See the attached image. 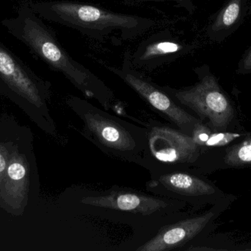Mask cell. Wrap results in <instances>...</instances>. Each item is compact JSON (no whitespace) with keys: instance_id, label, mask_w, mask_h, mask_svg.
<instances>
[{"instance_id":"obj_1","label":"cell","mask_w":251,"mask_h":251,"mask_svg":"<svg viewBox=\"0 0 251 251\" xmlns=\"http://www.w3.org/2000/svg\"><path fill=\"white\" fill-rule=\"evenodd\" d=\"M6 26L47 64L63 74L85 97L97 100L104 110L111 107L115 100L111 89L91 70L72 58L32 12H19L17 18L6 22Z\"/></svg>"},{"instance_id":"obj_2","label":"cell","mask_w":251,"mask_h":251,"mask_svg":"<svg viewBox=\"0 0 251 251\" xmlns=\"http://www.w3.org/2000/svg\"><path fill=\"white\" fill-rule=\"evenodd\" d=\"M34 10L44 19L76 29L89 38L102 41L110 35L132 40L157 25L150 18L110 11L103 7L71 1L38 3Z\"/></svg>"},{"instance_id":"obj_3","label":"cell","mask_w":251,"mask_h":251,"mask_svg":"<svg viewBox=\"0 0 251 251\" xmlns=\"http://www.w3.org/2000/svg\"><path fill=\"white\" fill-rule=\"evenodd\" d=\"M68 106L83 124V134L106 154L141 165L147 129L123 120L76 96Z\"/></svg>"},{"instance_id":"obj_4","label":"cell","mask_w":251,"mask_h":251,"mask_svg":"<svg viewBox=\"0 0 251 251\" xmlns=\"http://www.w3.org/2000/svg\"><path fill=\"white\" fill-rule=\"evenodd\" d=\"M198 81L191 86L162 88L173 100L193 112L205 125L213 131H233L245 129L234 102L220 85L218 78L208 65L194 69Z\"/></svg>"},{"instance_id":"obj_5","label":"cell","mask_w":251,"mask_h":251,"mask_svg":"<svg viewBox=\"0 0 251 251\" xmlns=\"http://www.w3.org/2000/svg\"><path fill=\"white\" fill-rule=\"evenodd\" d=\"M142 166L156 175L193 171L201 148L190 136L157 121L149 124Z\"/></svg>"},{"instance_id":"obj_6","label":"cell","mask_w":251,"mask_h":251,"mask_svg":"<svg viewBox=\"0 0 251 251\" xmlns=\"http://www.w3.org/2000/svg\"><path fill=\"white\" fill-rule=\"evenodd\" d=\"M103 66L122 80L151 107L165 116L174 127L187 135H191L196 124L201 121L176 103L162 86L152 82L144 74L133 66L129 52H126L120 68Z\"/></svg>"},{"instance_id":"obj_7","label":"cell","mask_w":251,"mask_h":251,"mask_svg":"<svg viewBox=\"0 0 251 251\" xmlns=\"http://www.w3.org/2000/svg\"><path fill=\"white\" fill-rule=\"evenodd\" d=\"M0 86L17 97V102L32 105L39 113L44 131L55 133V126L48 112L49 85L29 72L28 68L0 44Z\"/></svg>"},{"instance_id":"obj_8","label":"cell","mask_w":251,"mask_h":251,"mask_svg":"<svg viewBox=\"0 0 251 251\" xmlns=\"http://www.w3.org/2000/svg\"><path fill=\"white\" fill-rule=\"evenodd\" d=\"M148 191L159 197L184 202L197 207L216 204L228 194L204 175L176 171L151 175L146 184Z\"/></svg>"},{"instance_id":"obj_9","label":"cell","mask_w":251,"mask_h":251,"mask_svg":"<svg viewBox=\"0 0 251 251\" xmlns=\"http://www.w3.org/2000/svg\"><path fill=\"white\" fill-rule=\"evenodd\" d=\"M237 197L228 194L206 212L162 227L156 235L137 249V251H169L184 247L199 237L212 232L217 220L232 204Z\"/></svg>"},{"instance_id":"obj_10","label":"cell","mask_w":251,"mask_h":251,"mask_svg":"<svg viewBox=\"0 0 251 251\" xmlns=\"http://www.w3.org/2000/svg\"><path fill=\"white\" fill-rule=\"evenodd\" d=\"M194 48L169 30L161 31L142 41L133 54L130 53V59L136 69L151 70L189 54Z\"/></svg>"},{"instance_id":"obj_11","label":"cell","mask_w":251,"mask_h":251,"mask_svg":"<svg viewBox=\"0 0 251 251\" xmlns=\"http://www.w3.org/2000/svg\"><path fill=\"white\" fill-rule=\"evenodd\" d=\"M173 200H175L136 192L113 190L103 195L82 197L80 202L87 206L149 216L168 210L174 204Z\"/></svg>"},{"instance_id":"obj_12","label":"cell","mask_w":251,"mask_h":251,"mask_svg":"<svg viewBox=\"0 0 251 251\" xmlns=\"http://www.w3.org/2000/svg\"><path fill=\"white\" fill-rule=\"evenodd\" d=\"M251 167V134L225 147L201 150L192 172L208 175L218 171Z\"/></svg>"},{"instance_id":"obj_13","label":"cell","mask_w":251,"mask_h":251,"mask_svg":"<svg viewBox=\"0 0 251 251\" xmlns=\"http://www.w3.org/2000/svg\"><path fill=\"white\" fill-rule=\"evenodd\" d=\"M251 0H228L206 29L211 41L221 43L243 25L249 13Z\"/></svg>"},{"instance_id":"obj_14","label":"cell","mask_w":251,"mask_h":251,"mask_svg":"<svg viewBox=\"0 0 251 251\" xmlns=\"http://www.w3.org/2000/svg\"><path fill=\"white\" fill-rule=\"evenodd\" d=\"M251 134V131H246V129L233 131H213L203 122L199 121L190 137L201 150H204L229 145Z\"/></svg>"},{"instance_id":"obj_15","label":"cell","mask_w":251,"mask_h":251,"mask_svg":"<svg viewBox=\"0 0 251 251\" xmlns=\"http://www.w3.org/2000/svg\"><path fill=\"white\" fill-rule=\"evenodd\" d=\"M26 168L20 162H13L9 165L7 169V175L10 180L14 181H21L26 175Z\"/></svg>"},{"instance_id":"obj_16","label":"cell","mask_w":251,"mask_h":251,"mask_svg":"<svg viewBox=\"0 0 251 251\" xmlns=\"http://www.w3.org/2000/svg\"><path fill=\"white\" fill-rule=\"evenodd\" d=\"M236 72L243 75L251 74V47L246 50L239 61Z\"/></svg>"},{"instance_id":"obj_17","label":"cell","mask_w":251,"mask_h":251,"mask_svg":"<svg viewBox=\"0 0 251 251\" xmlns=\"http://www.w3.org/2000/svg\"><path fill=\"white\" fill-rule=\"evenodd\" d=\"M140 1H169V0H138ZM171 1H176L179 5L184 6L190 12H192V8L193 7V1L194 0H171Z\"/></svg>"},{"instance_id":"obj_18","label":"cell","mask_w":251,"mask_h":251,"mask_svg":"<svg viewBox=\"0 0 251 251\" xmlns=\"http://www.w3.org/2000/svg\"><path fill=\"white\" fill-rule=\"evenodd\" d=\"M231 251H251V237L248 241L240 244H234Z\"/></svg>"},{"instance_id":"obj_19","label":"cell","mask_w":251,"mask_h":251,"mask_svg":"<svg viewBox=\"0 0 251 251\" xmlns=\"http://www.w3.org/2000/svg\"><path fill=\"white\" fill-rule=\"evenodd\" d=\"M7 166V162L4 159V155L0 151V174L2 173Z\"/></svg>"}]
</instances>
